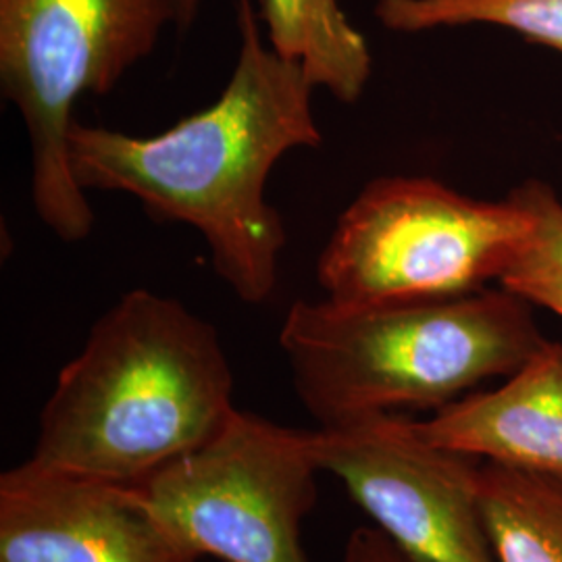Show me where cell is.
Listing matches in <instances>:
<instances>
[{
	"label": "cell",
	"mask_w": 562,
	"mask_h": 562,
	"mask_svg": "<svg viewBox=\"0 0 562 562\" xmlns=\"http://www.w3.org/2000/svg\"><path fill=\"white\" fill-rule=\"evenodd\" d=\"M240 48L217 101L157 136L76 121L69 162L83 192H120L157 222L196 229L215 273L248 304L271 299L288 234L267 199L283 155L319 148L315 86L262 38L255 0H238Z\"/></svg>",
	"instance_id": "1"
},
{
	"label": "cell",
	"mask_w": 562,
	"mask_h": 562,
	"mask_svg": "<svg viewBox=\"0 0 562 562\" xmlns=\"http://www.w3.org/2000/svg\"><path fill=\"white\" fill-rule=\"evenodd\" d=\"M234 373L217 329L146 288L92 325L44 402L32 459L142 483L209 442L234 415Z\"/></svg>",
	"instance_id": "2"
},
{
	"label": "cell",
	"mask_w": 562,
	"mask_h": 562,
	"mask_svg": "<svg viewBox=\"0 0 562 562\" xmlns=\"http://www.w3.org/2000/svg\"><path fill=\"white\" fill-rule=\"evenodd\" d=\"M543 341L531 304L504 288L361 306L296 301L280 329L296 396L319 427L398 408L440 411L513 375Z\"/></svg>",
	"instance_id": "3"
},
{
	"label": "cell",
	"mask_w": 562,
	"mask_h": 562,
	"mask_svg": "<svg viewBox=\"0 0 562 562\" xmlns=\"http://www.w3.org/2000/svg\"><path fill=\"white\" fill-rule=\"evenodd\" d=\"M176 20V0H0V90L27 132L34 211L60 241L97 223L69 162L76 104L111 94Z\"/></svg>",
	"instance_id": "4"
},
{
	"label": "cell",
	"mask_w": 562,
	"mask_h": 562,
	"mask_svg": "<svg viewBox=\"0 0 562 562\" xmlns=\"http://www.w3.org/2000/svg\"><path fill=\"white\" fill-rule=\"evenodd\" d=\"M529 227L510 196L477 201L431 178L385 176L341 213L317 281L327 301L357 306L467 296L501 281Z\"/></svg>",
	"instance_id": "5"
},
{
	"label": "cell",
	"mask_w": 562,
	"mask_h": 562,
	"mask_svg": "<svg viewBox=\"0 0 562 562\" xmlns=\"http://www.w3.org/2000/svg\"><path fill=\"white\" fill-rule=\"evenodd\" d=\"M319 473L313 431L236 408L209 442L140 485L201 559L306 562L302 521L317 503Z\"/></svg>",
	"instance_id": "6"
},
{
	"label": "cell",
	"mask_w": 562,
	"mask_h": 562,
	"mask_svg": "<svg viewBox=\"0 0 562 562\" xmlns=\"http://www.w3.org/2000/svg\"><path fill=\"white\" fill-rule=\"evenodd\" d=\"M313 450L406 562H498L480 461L425 442L413 419L378 413L317 427Z\"/></svg>",
	"instance_id": "7"
},
{
	"label": "cell",
	"mask_w": 562,
	"mask_h": 562,
	"mask_svg": "<svg viewBox=\"0 0 562 562\" xmlns=\"http://www.w3.org/2000/svg\"><path fill=\"white\" fill-rule=\"evenodd\" d=\"M140 483L21 462L0 475V562H199Z\"/></svg>",
	"instance_id": "8"
},
{
	"label": "cell",
	"mask_w": 562,
	"mask_h": 562,
	"mask_svg": "<svg viewBox=\"0 0 562 562\" xmlns=\"http://www.w3.org/2000/svg\"><path fill=\"white\" fill-rule=\"evenodd\" d=\"M413 427L443 450L562 480V344L543 341L498 387L469 392Z\"/></svg>",
	"instance_id": "9"
},
{
	"label": "cell",
	"mask_w": 562,
	"mask_h": 562,
	"mask_svg": "<svg viewBox=\"0 0 562 562\" xmlns=\"http://www.w3.org/2000/svg\"><path fill=\"white\" fill-rule=\"evenodd\" d=\"M269 46L299 60L315 88L336 101H359L373 71V57L340 0H257Z\"/></svg>",
	"instance_id": "10"
},
{
	"label": "cell",
	"mask_w": 562,
	"mask_h": 562,
	"mask_svg": "<svg viewBox=\"0 0 562 562\" xmlns=\"http://www.w3.org/2000/svg\"><path fill=\"white\" fill-rule=\"evenodd\" d=\"M477 492L498 562H562V480L480 461Z\"/></svg>",
	"instance_id": "11"
},
{
	"label": "cell",
	"mask_w": 562,
	"mask_h": 562,
	"mask_svg": "<svg viewBox=\"0 0 562 562\" xmlns=\"http://www.w3.org/2000/svg\"><path fill=\"white\" fill-rule=\"evenodd\" d=\"M373 15L402 34L494 25L562 55V0H375Z\"/></svg>",
	"instance_id": "12"
},
{
	"label": "cell",
	"mask_w": 562,
	"mask_h": 562,
	"mask_svg": "<svg viewBox=\"0 0 562 562\" xmlns=\"http://www.w3.org/2000/svg\"><path fill=\"white\" fill-rule=\"evenodd\" d=\"M508 196L527 209L531 227L498 283L531 306L562 317V202L538 180L525 181Z\"/></svg>",
	"instance_id": "13"
},
{
	"label": "cell",
	"mask_w": 562,
	"mask_h": 562,
	"mask_svg": "<svg viewBox=\"0 0 562 562\" xmlns=\"http://www.w3.org/2000/svg\"><path fill=\"white\" fill-rule=\"evenodd\" d=\"M341 562H406L401 550L385 538L382 529L357 527L344 546Z\"/></svg>",
	"instance_id": "14"
},
{
	"label": "cell",
	"mask_w": 562,
	"mask_h": 562,
	"mask_svg": "<svg viewBox=\"0 0 562 562\" xmlns=\"http://www.w3.org/2000/svg\"><path fill=\"white\" fill-rule=\"evenodd\" d=\"M199 7H201V0H176V9H178L176 25L180 30H190L199 15Z\"/></svg>",
	"instance_id": "15"
}]
</instances>
